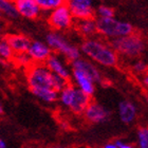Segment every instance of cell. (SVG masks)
I'll return each instance as SVG.
<instances>
[{
  "label": "cell",
  "mask_w": 148,
  "mask_h": 148,
  "mask_svg": "<svg viewBox=\"0 0 148 148\" xmlns=\"http://www.w3.org/2000/svg\"><path fill=\"white\" fill-rule=\"evenodd\" d=\"M45 64L52 73L57 74L59 76L70 80V78H71V69H69L68 66L64 62V60L60 58L59 54L53 52Z\"/></svg>",
  "instance_id": "obj_14"
},
{
  "label": "cell",
  "mask_w": 148,
  "mask_h": 148,
  "mask_svg": "<svg viewBox=\"0 0 148 148\" xmlns=\"http://www.w3.org/2000/svg\"><path fill=\"white\" fill-rule=\"evenodd\" d=\"M3 113V107H2V105L0 104V114H2Z\"/></svg>",
  "instance_id": "obj_31"
},
{
  "label": "cell",
  "mask_w": 148,
  "mask_h": 148,
  "mask_svg": "<svg viewBox=\"0 0 148 148\" xmlns=\"http://www.w3.org/2000/svg\"><path fill=\"white\" fill-rule=\"evenodd\" d=\"M117 113H119V117H120L122 123L129 125V124H132L136 120V116H138V107L131 101L124 99V101L120 102V104H119Z\"/></svg>",
  "instance_id": "obj_15"
},
{
  "label": "cell",
  "mask_w": 148,
  "mask_h": 148,
  "mask_svg": "<svg viewBox=\"0 0 148 148\" xmlns=\"http://www.w3.org/2000/svg\"><path fill=\"white\" fill-rule=\"evenodd\" d=\"M27 53L32 59V62L45 64L47 59L53 53V51L46 41L43 42L40 40H31Z\"/></svg>",
  "instance_id": "obj_11"
},
{
  "label": "cell",
  "mask_w": 148,
  "mask_h": 148,
  "mask_svg": "<svg viewBox=\"0 0 148 148\" xmlns=\"http://www.w3.org/2000/svg\"><path fill=\"white\" fill-rule=\"evenodd\" d=\"M25 78L30 90L39 88H52L54 73L50 71L46 64L32 62L25 68Z\"/></svg>",
  "instance_id": "obj_6"
},
{
  "label": "cell",
  "mask_w": 148,
  "mask_h": 148,
  "mask_svg": "<svg viewBox=\"0 0 148 148\" xmlns=\"http://www.w3.org/2000/svg\"><path fill=\"white\" fill-rule=\"evenodd\" d=\"M0 13L2 17H5L11 20L19 17L13 0H0Z\"/></svg>",
  "instance_id": "obj_20"
},
{
  "label": "cell",
  "mask_w": 148,
  "mask_h": 148,
  "mask_svg": "<svg viewBox=\"0 0 148 148\" xmlns=\"http://www.w3.org/2000/svg\"><path fill=\"white\" fill-rule=\"evenodd\" d=\"M42 11H52L57 6L66 3V0H36Z\"/></svg>",
  "instance_id": "obj_22"
},
{
  "label": "cell",
  "mask_w": 148,
  "mask_h": 148,
  "mask_svg": "<svg viewBox=\"0 0 148 148\" xmlns=\"http://www.w3.org/2000/svg\"><path fill=\"white\" fill-rule=\"evenodd\" d=\"M69 83H70L69 79L59 76L57 74H54V78H53V89L56 90L57 92H59V91L64 89Z\"/></svg>",
  "instance_id": "obj_25"
},
{
  "label": "cell",
  "mask_w": 148,
  "mask_h": 148,
  "mask_svg": "<svg viewBox=\"0 0 148 148\" xmlns=\"http://www.w3.org/2000/svg\"><path fill=\"white\" fill-rule=\"evenodd\" d=\"M30 91L38 99L48 104H52L58 101V92L52 88H39V89H32Z\"/></svg>",
  "instance_id": "obj_18"
},
{
  "label": "cell",
  "mask_w": 148,
  "mask_h": 148,
  "mask_svg": "<svg viewBox=\"0 0 148 148\" xmlns=\"http://www.w3.org/2000/svg\"><path fill=\"white\" fill-rule=\"evenodd\" d=\"M66 1H73V0H66Z\"/></svg>",
  "instance_id": "obj_33"
},
{
  "label": "cell",
  "mask_w": 148,
  "mask_h": 148,
  "mask_svg": "<svg viewBox=\"0 0 148 148\" xmlns=\"http://www.w3.org/2000/svg\"><path fill=\"white\" fill-rule=\"evenodd\" d=\"M148 71V64L145 60L138 59L131 66V72L136 76H143Z\"/></svg>",
  "instance_id": "obj_23"
},
{
  "label": "cell",
  "mask_w": 148,
  "mask_h": 148,
  "mask_svg": "<svg viewBox=\"0 0 148 148\" xmlns=\"http://www.w3.org/2000/svg\"><path fill=\"white\" fill-rule=\"evenodd\" d=\"M15 3L17 13L20 17L34 20L40 16L42 10L36 0H13Z\"/></svg>",
  "instance_id": "obj_12"
},
{
  "label": "cell",
  "mask_w": 148,
  "mask_h": 148,
  "mask_svg": "<svg viewBox=\"0 0 148 148\" xmlns=\"http://www.w3.org/2000/svg\"><path fill=\"white\" fill-rule=\"evenodd\" d=\"M75 30L78 32V34L83 37H92L97 34V28H96V19L93 17L91 18L77 19L75 22Z\"/></svg>",
  "instance_id": "obj_17"
},
{
  "label": "cell",
  "mask_w": 148,
  "mask_h": 148,
  "mask_svg": "<svg viewBox=\"0 0 148 148\" xmlns=\"http://www.w3.org/2000/svg\"><path fill=\"white\" fill-rule=\"evenodd\" d=\"M142 83L146 88H148V71L142 76Z\"/></svg>",
  "instance_id": "obj_28"
},
{
  "label": "cell",
  "mask_w": 148,
  "mask_h": 148,
  "mask_svg": "<svg viewBox=\"0 0 148 148\" xmlns=\"http://www.w3.org/2000/svg\"><path fill=\"white\" fill-rule=\"evenodd\" d=\"M82 115H84L85 120L89 123L99 124L108 120V117L110 116V111L99 103L91 101L84 110Z\"/></svg>",
  "instance_id": "obj_8"
},
{
  "label": "cell",
  "mask_w": 148,
  "mask_h": 148,
  "mask_svg": "<svg viewBox=\"0 0 148 148\" xmlns=\"http://www.w3.org/2000/svg\"><path fill=\"white\" fill-rule=\"evenodd\" d=\"M0 148H6V143L2 139H0Z\"/></svg>",
  "instance_id": "obj_30"
},
{
  "label": "cell",
  "mask_w": 148,
  "mask_h": 148,
  "mask_svg": "<svg viewBox=\"0 0 148 148\" xmlns=\"http://www.w3.org/2000/svg\"><path fill=\"white\" fill-rule=\"evenodd\" d=\"M71 69H78L80 71L85 72L87 75H89L96 84H102L104 78L103 75L97 68L95 62L90 60L89 58H84V57H78L71 62Z\"/></svg>",
  "instance_id": "obj_9"
},
{
  "label": "cell",
  "mask_w": 148,
  "mask_h": 148,
  "mask_svg": "<svg viewBox=\"0 0 148 148\" xmlns=\"http://www.w3.org/2000/svg\"><path fill=\"white\" fill-rule=\"evenodd\" d=\"M0 18H2V16H1V13H0Z\"/></svg>",
  "instance_id": "obj_32"
},
{
  "label": "cell",
  "mask_w": 148,
  "mask_h": 148,
  "mask_svg": "<svg viewBox=\"0 0 148 148\" xmlns=\"http://www.w3.org/2000/svg\"><path fill=\"white\" fill-rule=\"evenodd\" d=\"M92 97L78 89L71 82L58 92V101L62 107L70 110L72 113L80 115L86 109Z\"/></svg>",
  "instance_id": "obj_3"
},
{
  "label": "cell",
  "mask_w": 148,
  "mask_h": 148,
  "mask_svg": "<svg viewBox=\"0 0 148 148\" xmlns=\"http://www.w3.org/2000/svg\"><path fill=\"white\" fill-rule=\"evenodd\" d=\"M111 47L113 48L120 56L125 58H138L145 52L147 43L142 35L138 33H130L125 36H121L110 39Z\"/></svg>",
  "instance_id": "obj_2"
},
{
  "label": "cell",
  "mask_w": 148,
  "mask_h": 148,
  "mask_svg": "<svg viewBox=\"0 0 148 148\" xmlns=\"http://www.w3.org/2000/svg\"><path fill=\"white\" fill-rule=\"evenodd\" d=\"M132 144L124 141V140H115L112 142L106 143L104 148H132Z\"/></svg>",
  "instance_id": "obj_27"
},
{
  "label": "cell",
  "mask_w": 148,
  "mask_h": 148,
  "mask_svg": "<svg viewBox=\"0 0 148 148\" xmlns=\"http://www.w3.org/2000/svg\"><path fill=\"white\" fill-rule=\"evenodd\" d=\"M4 22L1 20V18H0V36L1 35H3V32H4Z\"/></svg>",
  "instance_id": "obj_29"
},
{
  "label": "cell",
  "mask_w": 148,
  "mask_h": 148,
  "mask_svg": "<svg viewBox=\"0 0 148 148\" xmlns=\"http://www.w3.org/2000/svg\"><path fill=\"white\" fill-rule=\"evenodd\" d=\"M9 43L12 47L13 51L15 54L18 53H25L28 51L29 46L31 43V39L28 36H25L20 33H9V34H4Z\"/></svg>",
  "instance_id": "obj_16"
},
{
  "label": "cell",
  "mask_w": 148,
  "mask_h": 148,
  "mask_svg": "<svg viewBox=\"0 0 148 148\" xmlns=\"http://www.w3.org/2000/svg\"><path fill=\"white\" fill-rule=\"evenodd\" d=\"M47 21L50 28L54 31L62 32L71 29L74 25V17L67 2L50 11Z\"/></svg>",
  "instance_id": "obj_7"
},
{
  "label": "cell",
  "mask_w": 148,
  "mask_h": 148,
  "mask_svg": "<svg viewBox=\"0 0 148 148\" xmlns=\"http://www.w3.org/2000/svg\"><path fill=\"white\" fill-rule=\"evenodd\" d=\"M74 19H84L94 17L92 0H73L67 2Z\"/></svg>",
  "instance_id": "obj_13"
},
{
  "label": "cell",
  "mask_w": 148,
  "mask_h": 148,
  "mask_svg": "<svg viewBox=\"0 0 148 148\" xmlns=\"http://www.w3.org/2000/svg\"><path fill=\"white\" fill-rule=\"evenodd\" d=\"M13 62H15L17 66H19V67L27 68V67H29V66L32 64V59L30 58V56H29L28 53L25 52V53H18V54H15Z\"/></svg>",
  "instance_id": "obj_24"
},
{
  "label": "cell",
  "mask_w": 148,
  "mask_h": 148,
  "mask_svg": "<svg viewBox=\"0 0 148 148\" xmlns=\"http://www.w3.org/2000/svg\"><path fill=\"white\" fill-rule=\"evenodd\" d=\"M79 49L87 58L105 68H114L120 62V55L110 43L96 37H87Z\"/></svg>",
  "instance_id": "obj_1"
},
{
  "label": "cell",
  "mask_w": 148,
  "mask_h": 148,
  "mask_svg": "<svg viewBox=\"0 0 148 148\" xmlns=\"http://www.w3.org/2000/svg\"><path fill=\"white\" fill-rule=\"evenodd\" d=\"M97 17L101 18H107V17H113L114 10L108 5H99L95 11Z\"/></svg>",
  "instance_id": "obj_26"
},
{
  "label": "cell",
  "mask_w": 148,
  "mask_h": 148,
  "mask_svg": "<svg viewBox=\"0 0 148 148\" xmlns=\"http://www.w3.org/2000/svg\"><path fill=\"white\" fill-rule=\"evenodd\" d=\"M97 34L102 35L107 39H113L116 37L125 36L134 32V28L131 23L127 21H121L113 17L107 18H96Z\"/></svg>",
  "instance_id": "obj_5"
},
{
  "label": "cell",
  "mask_w": 148,
  "mask_h": 148,
  "mask_svg": "<svg viewBox=\"0 0 148 148\" xmlns=\"http://www.w3.org/2000/svg\"><path fill=\"white\" fill-rule=\"evenodd\" d=\"M70 82L72 84H74L83 92L86 93L87 95L91 96V97H92L94 92H95L96 83L89 75H87L85 72L80 71L78 69H71Z\"/></svg>",
  "instance_id": "obj_10"
},
{
  "label": "cell",
  "mask_w": 148,
  "mask_h": 148,
  "mask_svg": "<svg viewBox=\"0 0 148 148\" xmlns=\"http://www.w3.org/2000/svg\"><path fill=\"white\" fill-rule=\"evenodd\" d=\"M136 145L140 148H148V126H142L136 130Z\"/></svg>",
  "instance_id": "obj_21"
},
{
  "label": "cell",
  "mask_w": 148,
  "mask_h": 148,
  "mask_svg": "<svg viewBox=\"0 0 148 148\" xmlns=\"http://www.w3.org/2000/svg\"><path fill=\"white\" fill-rule=\"evenodd\" d=\"M14 56H15V52L13 51L5 35H1L0 36V60L2 62H13Z\"/></svg>",
  "instance_id": "obj_19"
},
{
  "label": "cell",
  "mask_w": 148,
  "mask_h": 148,
  "mask_svg": "<svg viewBox=\"0 0 148 148\" xmlns=\"http://www.w3.org/2000/svg\"><path fill=\"white\" fill-rule=\"evenodd\" d=\"M46 42L49 45L53 52L64 56V58L70 62L82 56L79 48L70 42L65 35L58 31L53 30L52 32H49L46 35Z\"/></svg>",
  "instance_id": "obj_4"
}]
</instances>
